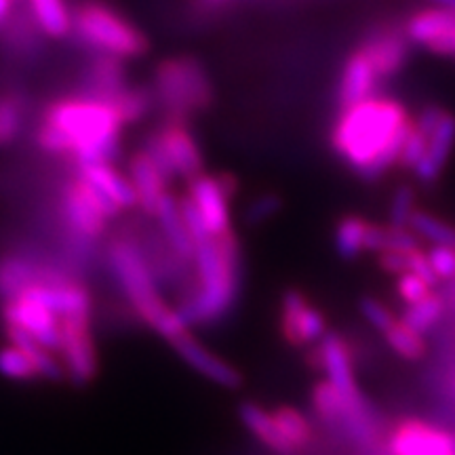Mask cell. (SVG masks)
Wrapping results in <instances>:
<instances>
[{
	"instance_id": "484cf974",
	"label": "cell",
	"mask_w": 455,
	"mask_h": 455,
	"mask_svg": "<svg viewBox=\"0 0 455 455\" xmlns=\"http://www.w3.org/2000/svg\"><path fill=\"white\" fill-rule=\"evenodd\" d=\"M36 26L47 38H66L72 34V7L66 0H24Z\"/></svg>"
},
{
	"instance_id": "8fae6325",
	"label": "cell",
	"mask_w": 455,
	"mask_h": 455,
	"mask_svg": "<svg viewBox=\"0 0 455 455\" xmlns=\"http://www.w3.org/2000/svg\"><path fill=\"white\" fill-rule=\"evenodd\" d=\"M278 327L284 341L293 348H308L329 333L327 316L299 289H287L283 293Z\"/></svg>"
},
{
	"instance_id": "ac0fdd59",
	"label": "cell",
	"mask_w": 455,
	"mask_h": 455,
	"mask_svg": "<svg viewBox=\"0 0 455 455\" xmlns=\"http://www.w3.org/2000/svg\"><path fill=\"white\" fill-rule=\"evenodd\" d=\"M358 47L367 55V60L371 61V66L378 72V76L382 78V83L396 76L407 64L409 41L403 30H395V28L375 30Z\"/></svg>"
},
{
	"instance_id": "4fadbf2b",
	"label": "cell",
	"mask_w": 455,
	"mask_h": 455,
	"mask_svg": "<svg viewBox=\"0 0 455 455\" xmlns=\"http://www.w3.org/2000/svg\"><path fill=\"white\" fill-rule=\"evenodd\" d=\"M409 44L428 49L441 57H455V13L441 7L415 11L403 26Z\"/></svg>"
},
{
	"instance_id": "cb8c5ba5",
	"label": "cell",
	"mask_w": 455,
	"mask_h": 455,
	"mask_svg": "<svg viewBox=\"0 0 455 455\" xmlns=\"http://www.w3.org/2000/svg\"><path fill=\"white\" fill-rule=\"evenodd\" d=\"M43 36L44 34L36 26L28 7H21L20 13H13L9 24L0 30V41H3L4 51L24 57V60L26 57L30 60L43 49Z\"/></svg>"
},
{
	"instance_id": "4316f807",
	"label": "cell",
	"mask_w": 455,
	"mask_h": 455,
	"mask_svg": "<svg viewBox=\"0 0 455 455\" xmlns=\"http://www.w3.org/2000/svg\"><path fill=\"white\" fill-rule=\"evenodd\" d=\"M369 230H371L369 220L361 218V215H344L333 232V244L339 258L344 261H355L361 255H365Z\"/></svg>"
},
{
	"instance_id": "52a82bcc",
	"label": "cell",
	"mask_w": 455,
	"mask_h": 455,
	"mask_svg": "<svg viewBox=\"0 0 455 455\" xmlns=\"http://www.w3.org/2000/svg\"><path fill=\"white\" fill-rule=\"evenodd\" d=\"M144 150L155 161L161 173L169 180L192 181L203 173V152L201 146L188 127L186 121H164L148 135Z\"/></svg>"
},
{
	"instance_id": "277c9868",
	"label": "cell",
	"mask_w": 455,
	"mask_h": 455,
	"mask_svg": "<svg viewBox=\"0 0 455 455\" xmlns=\"http://www.w3.org/2000/svg\"><path fill=\"white\" fill-rule=\"evenodd\" d=\"M104 259L114 283L118 284V289L133 308L135 316L144 325L155 329L169 344L175 338H180L181 333L190 331V327L181 321L178 310L171 308L167 299H164L135 232L133 235L121 232V235L108 238Z\"/></svg>"
},
{
	"instance_id": "d590c367",
	"label": "cell",
	"mask_w": 455,
	"mask_h": 455,
	"mask_svg": "<svg viewBox=\"0 0 455 455\" xmlns=\"http://www.w3.org/2000/svg\"><path fill=\"white\" fill-rule=\"evenodd\" d=\"M415 192L411 186H398L390 196L388 224L396 228H409L411 215L415 213Z\"/></svg>"
},
{
	"instance_id": "f35d334b",
	"label": "cell",
	"mask_w": 455,
	"mask_h": 455,
	"mask_svg": "<svg viewBox=\"0 0 455 455\" xmlns=\"http://www.w3.org/2000/svg\"><path fill=\"white\" fill-rule=\"evenodd\" d=\"M283 209V198L278 195H272V192H266V195H259L244 212V221L249 226H259L266 224V221L275 218L276 213H281Z\"/></svg>"
},
{
	"instance_id": "30bf717a",
	"label": "cell",
	"mask_w": 455,
	"mask_h": 455,
	"mask_svg": "<svg viewBox=\"0 0 455 455\" xmlns=\"http://www.w3.org/2000/svg\"><path fill=\"white\" fill-rule=\"evenodd\" d=\"M238 192L236 178L230 173H201L188 181V198L195 203L207 230L213 236H224L235 232L232 228L230 203Z\"/></svg>"
},
{
	"instance_id": "1f68e13d",
	"label": "cell",
	"mask_w": 455,
	"mask_h": 455,
	"mask_svg": "<svg viewBox=\"0 0 455 455\" xmlns=\"http://www.w3.org/2000/svg\"><path fill=\"white\" fill-rule=\"evenodd\" d=\"M409 230L422 241H428L432 247H455V228L424 209H415Z\"/></svg>"
},
{
	"instance_id": "f6af8a7d",
	"label": "cell",
	"mask_w": 455,
	"mask_h": 455,
	"mask_svg": "<svg viewBox=\"0 0 455 455\" xmlns=\"http://www.w3.org/2000/svg\"><path fill=\"white\" fill-rule=\"evenodd\" d=\"M17 3H21V0H17Z\"/></svg>"
},
{
	"instance_id": "ffe728a7",
	"label": "cell",
	"mask_w": 455,
	"mask_h": 455,
	"mask_svg": "<svg viewBox=\"0 0 455 455\" xmlns=\"http://www.w3.org/2000/svg\"><path fill=\"white\" fill-rule=\"evenodd\" d=\"M382 78L378 76L371 61L363 53L361 47H356L346 57L341 66L339 81H338V104L339 108L355 106L358 101H365L373 95H378Z\"/></svg>"
},
{
	"instance_id": "836d02e7",
	"label": "cell",
	"mask_w": 455,
	"mask_h": 455,
	"mask_svg": "<svg viewBox=\"0 0 455 455\" xmlns=\"http://www.w3.org/2000/svg\"><path fill=\"white\" fill-rule=\"evenodd\" d=\"M443 312H445V299L441 298L439 293H432L430 298H426L419 304L407 306L405 312H403V321L407 323L409 327H413L415 331L426 333L430 329H435L439 325V321L443 318Z\"/></svg>"
},
{
	"instance_id": "d6a6232c",
	"label": "cell",
	"mask_w": 455,
	"mask_h": 455,
	"mask_svg": "<svg viewBox=\"0 0 455 455\" xmlns=\"http://www.w3.org/2000/svg\"><path fill=\"white\" fill-rule=\"evenodd\" d=\"M384 338L388 341L392 352L405 358V361H422L426 350H428L424 335L409 327L403 318H396V323L384 333Z\"/></svg>"
},
{
	"instance_id": "3957f363",
	"label": "cell",
	"mask_w": 455,
	"mask_h": 455,
	"mask_svg": "<svg viewBox=\"0 0 455 455\" xmlns=\"http://www.w3.org/2000/svg\"><path fill=\"white\" fill-rule=\"evenodd\" d=\"M241 291V247L236 232L204 236L195 243L192 284L175 306L188 327H209L224 321Z\"/></svg>"
},
{
	"instance_id": "9a60e30c",
	"label": "cell",
	"mask_w": 455,
	"mask_h": 455,
	"mask_svg": "<svg viewBox=\"0 0 455 455\" xmlns=\"http://www.w3.org/2000/svg\"><path fill=\"white\" fill-rule=\"evenodd\" d=\"M66 276H76L70 270L36 261L28 255H0V304L17 298L26 289L41 283H55Z\"/></svg>"
},
{
	"instance_id": "83f0119b",
	"label": "cell",
	"mask_w": 455,
	"mask_h": 455,
	"mask_svg": "<svg viewBox=\"0 0 455 455\" xmlns=\"http://www.w3.org/2000/svg\"><path fill=\"white\" fill-rule=\"evenodd\" d=\"M272 413V419H275L278 432L284 441L289 443V447L293 449L295 455L308 451L315 443V428L308 422L304 413L298 411L295 407L281 405L276 407Z\"/></svg>"
},
{
	"instance_id": "44dd1931",
	"label": "cell",
	"mask_w": 455,
	"mask_h": 455,
	"mask_svg": "<svg viewBox=\"0 0 455 455\" xmlns=\"http://www.w3.org/2000/svg\"><path fill=\"white\" fill-rule=\"evenodd\" d=\"M127 178L135 188L138 195V207L150 218H155L158 204L169 195V180L161 173L155 161L148 156L144 148L129 156L127 163Z\"/></svg>"
},
{
	"instance_id": "8d00e7d4",
	"label": "cell",
	"mask_w": 455,
	"mask_h": 455,
	"mask_svg": "<svg viewBox=\"0 0 455 455\" xmlns=\"http://www.w3.org/2000/svg\"><path fill=\"white\" fill-rule=\"evenodd\" d=\"M435 293V287L424 281V278L411 275V272H405L396 278V295L398 299L405 306H413L424 301L426 298Z\"/></svg>"
},
{
	"instance_id": "9c48e42d",
	"label": "cell",
	"mask_w": 455,
	"mask_h": 455,
	"mask_svg": "<svg viewBox=\"0 0 455 455\" xmlns=\"http://www.w3.org/2000/svg\"><path fill=\"white\" fill-rule=\"evenodd\" d=\"M57 356L66 369V379H70L74 386H87L98 378L100 356L93 327H91V316L60 318Z\"/></svg>"
},
{
	"instance_id": "e0dca14e",
	"label": "cell",
	"mask_w": 455,
	"mask_h": 455,
	"mask_svg": "<svg viewBox=\"0 0 455 455\" xmlns=\"http://www.w3.org/2000/svg\"><path fill=\"white\" fill-rule=\"evenodd\" d=\"M323 355V373L331 382L346 403H356L365 398L358 390L355 379V346L339 333H327L318 341Z\"/></svg>"
},
{
	"instance_id": "8992f818",
	"label": "cell",
	"mask_w": 455,
	"mask_h": 455,
	"mask_svg": "<svg viewBox=\"0 0 455 455\" xmlns=\"http://www.w3.org/2000/svg\"><path fill=\"white\" fill-rule=\"evenodd\" d=\"M152 93L164 118L186 121L213 106L215 89L204 66L192 55L163 60L152 78Z\"/></svg>"
},
{
	"instance_id": "7c38bea8",
	"label": "cell",
	"mask_w": 455,
	"mask_h": 455,
	"mask_svg": "<svg viewBox=\"0 0 455 455\" xmlns=\"http://www.w3.org/2000/svg\"><path fill=\"white\" fill-rule=\"evenodd\" d=\"M390 455H455V435L418 418L401 419L390 430Z\"/></svg>"
},
{
	"instance_id": "6da1fadb",
	"label": "cell",
	"mask_w": 455,
	"mask_h": 455,
	"mask_svg": "<svg viewBox=\"0 0 455 455\" xmlns=\"http://www.w3.org/2000/svg\"><path fill=\"white\" fill-rule=\"evenodd\" d=\"M413 116L401 101L373 95L339 108L331 129V146L361 180L378 181L401 163Z\"/></svg>"
},
{
	"instance_id": "60d3db41",
	"label": "cell",
	"mask_w": 455,
	"mask_h": 455,
	"mask_svg": "<svg viewBox=\"0 0 455 455\" xmlns=\"http://www.w3.org/2000/svg\"><path fill=\"white\" fill-rule=\"evenodd\" d=\"M17 0H0V30L9 24V20L15 13Z\"/></svg>"
},
{
	"instance_id": "603a6c76",
	"label": "cell",
	"mask_w": 455,
	"mask_h": 455,
	"mask_svg": "<svg viewBox=\"0 0 455 455\" xmlns=\"http://www.w3.org/2000/svg\"><path fill=\"white\" fill-rule=\"evenodd\" d=\"M156 228L161 232L164 241L180 259H184L186 264L192 266V258H195V238H192L190 230H188L184 215L180 209V198L167 195L163 198V203L158 204L156 213Z\"/></svg>"
},
{
	"instance_id": "5b68a950",
	"label": "cell",
	"mask_w": 455,
	"mask_h": 455,
	"mask_svg": "<svg viewBox=\"0 0 455 455\" xmlns=\"http://www.w3.org/2000/svg\"><path fill=\"white\" fill-rule=\"evenodd\" d=\"M70 36L93 55L138 60L150 49V41L127 15L106 0H81L72 7Z\"/></svg>"
},
{
	"instance_id": "7bdbcfd3",
	"label": "cell",
	"mask_w": 455,
	"mask_h": 455,
	"mask_svg": "<svg viewBox=\"0 0 455 455\" xmlns=\"http://www.w3.org/2000/svg\"><path fill=\"white\" fill-rule=\"evenodd\" d=\"M432 7H441V9H447V11H453L455 13V0H428Z\"/></svg>"
},
{
	"instance_id": "2e32d148",
	"label": "cell",
	"mask_w": 455,
	"mask_h": 455,
	"mask_svg": "<svg viewBox=\"0 0 455 455\" xmlns=\"http://www.w3.org/2000/svg\"><path fill=\"white\" fill-rule=\"evenodd\" d=\"M171 346H173V350L178 352L186 365H190L195 371L204 375L209 382L224 386L228 390H236L243 386V373L224 361V358L215 355L213 350H209L207 346L201 344L192 335V331L181 333L180 338L171 341Z\"/></svg>"
},
{
	"instance_id": "f546056e",
	"label": "cell",
	"mask_w": 455,
	"mask_h": 455,
	"mask_svg": "<svg viewBox=\"0 0 455 455\" xmlns=\"http://www.w3.org/2000/svg\"><path fill=\"white\" fill-rule=\"evenodd\" d=\"M312 407L323 424L331 430L341 428V419H344L346 401L339 395L338 388L329 382V379H321L312 388Z\"/></svg>"
},
{
	"instance_id": "d6986e66",
	"label": "cell",
	"mask_w": 455,
	"mask_h": 455,
	"mask_svg": "<svg viewBox=\"0 0 455 455\" xmlns=\"http://www.w3.org/2000/svg\"><path fill=\"white\" fill-rule=\"evenodd\" d=\"M127 87V68L123 60L110 55H93V60L83 70L78 93L112 104Z\"/></svg>"
},
{
	"instance_id": "d4e9b609",
	"label": "cell",
	"mask_w": 455,
	"mask_h": 455,
	"mask_svg": "<svg viewBox=\"0 0 455 455\" xmlns=\"http://www.w3.org/2000/svg\"><path fill=\"white\" fill-rule=\"evenodd\" d=\"M238 418L244 424V428L251 432L253 436H258L261 445H266L270 451L276 455H295V451L289 447V443L283 439L281 432H278L272 413L266 411L264 407L258 405L253 401H244L238 407Z\"/></svg>"
},
{
	"instance_id": "7402d4cb",
	"label": "cell",
	"mask_w": 455,
	"mask_h": 455,
	"mask_svg": "<svg viewBox=\"0 0 455 455\" xmlns=\"http://www.w3.org/2000/svg\"><path fill=\"white\" fill-rule=\"evenodd\" d=\"M76 175L87 181L93 190H98L101 196H106L121 213L138 207V195H135L133 184L127 175L114 169L112 163L78 164Z\"/></svg>"
},
{
	"instance_id": "7a4b0ae2",
	"label": "cell",
	"mask_w": 455,
	"mask_h": 455,
	"mask_svg": "<svg viewBox=\"0 0 455 455\" xmlns=\"http://www.w3.org/2000/svg\"><path fill=\"white\" fill-rule=\"evenodd\" d=\"M124 124L112 104L74 93L53 100L34 131L38 150L78 164L112 163L121 152Z\"/></svg>"
},
{
	"instance_id": "5bb4252c",
	"label": "cell",
	"mask_w": 455,
	"mask_h": 455,
	"mask_svg": "<svg viewBox=\"0 0 455 455\" xmlns=\"http://www.w3.org/2000/svg\"><path fill=\"white\" fill-rule=\"evenodd\" d=\"M0 316H3V323H13V325L21 327L34 339L41 341L44 348L57 355V348H60V316L51 312L47 306H43L41 301L21 293L0 304Z\"/></svg>"
},
{
	"instance_id": "e575fe53",
	"label": "cell",
	"mask_w": 455,
	"mask_h": 455,
	"mask_svg": "<svg viewBox=\"0 0 455 455\" xmlns=\"http://www.w3.org/2000/svg\"><path fill=\"white\" fill-rule=\"evenodd\" d=\"M0 375L15 382H32V379H41L38 369L34 361L26 355L24 350L15 348V346H3L0 348Z\"/></svg>"
},
{
	"instance_id": "74e56055",
	"label": "cell",
	"mask_w": 455,
	"mask_h": 455,
	"mask_svg": "<svg viewBox=\"0 0 455 455\" xmlns=\"http://www.w3.org/2000/svg\"><path fill=\"white\" fill-rule=\"evenodd\" d=\"M358 310L365 321L371 325L373 329H378L379 333H386L388 329L396 323V315L392 312L384 301L375 299V298H363L361 304H358Z\"/></svg>"
},
{
	"instance_id": "b9f144b4",
	"label": "cell",
	"mask_w": 455,
	"mask_h": 455,
	"mask_svg": "<svg viewBox=\"0 0 455 455\" xmlns=\"http://www.w3.org/2000/svg\"><path fill=\"white\" fill-rule=\"evenodd\" d=\"M445 390H447L449 398H451V401L455 403V367L451 369V371L447 373V378H445Z\"/></svg>"
},
{
	"instance_id": "4dcf8cb0",
	"label": "cell",
	"mask_w": 455,
	"mask_h": 455,
	"mask_svg": "<svg viewBox=\"0 0 455 455\" xmlns=\"http://www.w3.org/2000/svg\"><path fill=\"white\" fill-rule=\"evenodd\" d=\"M155 104V93L148 87H127L112 101L114 110H116L124 127L144 121L148 114L152 112Z\"/></svg>"
},
{
	"instance_id": "ba28073f",
	"label": "cell",
	"mask_w": 455,
	"mask_h": 455,
	"mask_svg": "<svg viewBox=\"0 0 455 455\" xmlns=\"http://www.w3.org/2000/svg\"><path fill=\"white\" fill-rule=\"evenodd\" d=\"M415 127L422 135V158L411 173L422 184L430 186L441 178L455 148V114L441 106H426L415 116Z\"/></svg>"
},
{
	"instance_id": "ab89813d",
	"label": "cell",
	"mask_w": 455,
	"mask_h": 455,
	"mask_svg": "<svg viewBox=\"0 0 455 455\" xmlns=\"http://www.w3.org/2000/svg\"><path fill=\"white\" fill-rule=\"evenodd\" d=\"M428 259L436 278L441 281H453L455 278V247H430Z\"/></svg>"
},
{
	"instance_id": "f1b7e54d",
	"label": "cell",
	"mask_w": 455,
	"mask_h": 455,
	"mask_svg": "<svg viewBox=\"0 0 455 455\" xmlns=\"http://www.w3.org/2000/svg\"><path fill=\"white\" fill-rule=\"evenodd\" d=\"M28 121L26 100L17 91L0 93V148L13 146L21 138Z\"/></svg>"
},
{
	"instance_id": "ee69618b",
	"label": "cell",
	"mask_w": 455,
	"mask_h": 455,
	"mask_svg": "<svg viewBox=\"0 0 455 455\" xmlns=\"http://www.w3.org/2000/svg\"><path fill=\"white\" fill-rule=\"evenodd\" d=\"M204 3H209V4H220V3H226V0H204Z\"/></svg>"
}]
</instances>
